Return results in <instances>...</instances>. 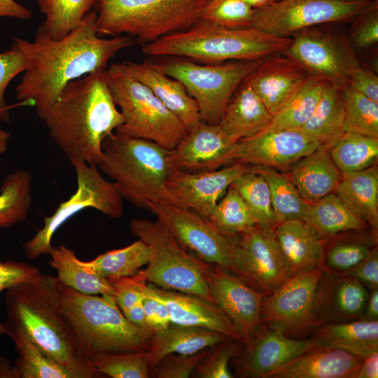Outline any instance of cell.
<instances>
[{
  "mask_svg": "<svg viewBox=\"0 0 378 378\" xmlns=\"http://www.w3.org/2000/svg\"><path fill=\"white\" fill-rule=\"evenodd\" d=\"M96 18V10H91L67 35L57 40L39 29L32 41L13 38L27 59L22 80L15 88L17 99L33 106L41 120L69 82L105 71L118 51L134 46V41L128 36L100 37Z\"/></svg>",
  "mask_w": 378,
  "mask_h": 378,
  "instance_id": "1",
  "label": "cell"
},
{
  "mask_svg": "<svg viewBox=\"0 0 378 378\" xmlns=\"http://www.w3.org/2000/svg\"><path fill=\"white\" fill-rule=\"evenodd\" d=\"M63 284L40 272L6 293L7 319L4 327L24 330L49 356L74 378H93L99 373L82 353L63 304Z\"/></svg>",
  "mask_w": 378,
  "mask_h": 378,
  "instance_id": "2",
  "label": "cell"
},
{
  "mask_svg": "<svg viewBox=\"0 0 378 378\" xmlns=\"http://www.w3.org/2000/svg\"><path fill=\"white\" fill-rule=\"evenodd\" d=\"M43 120L70 162L97 165L104 139L122 125L124 118L103 71L69 82Z\"/></svg>",
  "mask_w": 378,
  "mask_h": 378,
  "instance_id": "3",
  "label": "cell"
},
{
  "mask_svg": "<svg viewBox=\"0 0 378 378\" xmlns=\"http://www.w3.org/2000/svg\"><path fill=\"white\" fill-rule=\"evenodd\" d=\"M97 167L113 180L123 199L138 208L148 202L176 205L167 183L174 171L171 150L116 132L106 136Z\"/></svg>",
  "mask_w": 378,
  "mask_h": 378,
  "instance_id": "4",
  "label": "cell"
},
{
  "mask_svg": "<svg viewBox=\"0 0 378 378\" xmlns=\"http://www.w3.org/2000/svg\"><path fill=\"white\" fill-rule=\"evenodd\" d=\"M290 37H278L246 27L232 29L199 20L190 28L142 46L148 56H178L206 64L261 59L281 53Z\"/></svg>",
  "mask_w": 378,
  "mask_h": 378,
  "instance_id": "5",
  "label": "cell"
},
{
  "mask_svg": "<svg viewBox=\"0 0 378 378\" xmlns=\"http://www.w3.org/2000/svg\"><path fill=\"white\" fill-rule=\"evenodd\" d=\"M62 299L80 350L90 360L103 353L149 351L152 335L129 321L115 298L83 294L63 285Z\"/></svg>",
  "mask_w": 378,
  "mask_h": 378,
  "instance_id": "6",
  "label": "cell"
},
{
  "mask_svg": "<svg viewBox=\"0 0 378 378\" xmlns=\"http://www.w3.org/2000/svg\"><path fill=\"white\" fill-rule=\"evenodd\" d=\"M207 1L97 0V33L125 34L143 46L190 28L200 20Z\"/></svg>",
  "mask_w": 378,
  "mask_h": 378,
  "instance_id": "7",
  "label": "cell"
},
{
  "mask_svg": "<svg viewBox=\"0 0 378 378\" xmlns=\"http://www.w3.org/2000/svg\"><path fill=\"white\" fill-rule=\"evenodd\" d=\"M113 99L124 122L115 132L145 139L173 150L188 131L144 83L132 75L127 62L113 64L104 71Z\"/></svg>",
  "mask_w": 378,
  "mask_h": 378,
  "instance_id": "8",
  "label": "cell"
},
{
  "mask_svg": "<svg viewBox=\"0 0 378 378\" xmlns=\"http://www.w3.org/2000/svg\"><path fill=\"white\" fill-rule=\"evenodd\" d=\"M130 227L150 248V260L143 270L149 284L212 300L204 278L206 262L185 250L163 223L132 219Z\"/></svg>",
  "mask_w": 378,
  "mask_h": 378,
  "instance_id": "9",
  "label": "cell"
},
{
  "mask_svg": "<svg viewBox=\"0 0 378 378\" xmlns=\"http://www.w3.org/2000/svg\"><path fill=\"white\" fill-rule=\"evenodd\" d=\"M261 59L206 64L179 60L153 64L184 85L197 102L202 121L218 125L232 94Z\"/></svg>",
  "mask_w": 378,
  "mask_h": 378,
  "instance_id": "10",
  "label": "cell"
},
{
  "mask_svg": "<svg viewBox=\"0 0 378 378\" xmlns=\"http://www.w3.org/2000/svg\"><path fill=\"white\" fill-rule=\"evenodd\" d=\"M77 178L76 191L62 202L55 213L46 217L43 227L23 244L27 258L34 260L49 254L56 231L72 216L86 208H93L111 218L124 212L123 198L113 182L104 178L97 165L81 160L71 161Z\"/></svg>",
  "mask_w": 378,
  "mask_h": 378,
  "instance_id": "11",
  "label": "cell"
},
{
  "mask_svg": "<svg viewBox=\"0 0 378 378\" xmlns=\"http://www.w3.org/2000/svg\"><path fill=\"white\" fill-rule=\"evenodd\" d=\"M332 24L295 33L281 53L297 62L309 75L344 88L351 74L360 64L348 36Z\"/></svg>",
  "mask_w": 378,
  "mask_h": 378,
  "instance_id": "12",
  "label": "cell"
},
{
  "mask_svg": "<svg viewBox=\"0 0 378 378\" xmlns=\"http://www.w3.org/2000/svg\"><path fill=\"white\" fill-rule=\"evenodd\" d=\"M146 209L169 230L178 244L201 260L238 274V236L220 232L195 211L168 203L148 202Z\"/></svg>",
  "mask_w": 378,
  "mask_h": 378,
  "instance_id": "13",
  "label": "cell"
},
{
  "mask_svg": "<svg viewBox=\"0 0 378 378\" xmlns=\"http://www.w3.org/2000/svg\"><path fill=\"white\" fill-rule=\"evenodd\" d=\"M372 1L352 0H278L254 9L249 27L278 37L302 29L354 20Z\"/></svg>",
  "mask_w": 378,
  "mask_h": 378,
  "instance_id": "14",
  "label": "cell"
},
{
  "mask_svg": "<svg viewBox=\"0 0 378 378\" xmlns=\"http://www.w3.org/2000/svg\"><path fill=\"white\" fill-rule=\"evenodd\" d=\"M325 266L293 275L262 301L260 323L286 332L318 327L316 304Z\"/></svg>",
  "mask_w": 378,
  "mask_h": 378,
  "instance_id": "15",
  "label": "cell"
},
{
  "mask_svg": "<svg viewBox=\"0 0 378 378\" xmlns=\"http://www.w3.org/2000/svg\"><path fill=\"white\" fill-rule=\"evenodd\" d=\"M238 274L267 295L292 276L274 230L258 225L238 237Z\"/></svg>",
  "mask_w": 378,
  "mask_h": 378,
  "instance_id": "16",
  "label": "cell"
},
{
  "mask_svg": "<svg viewBox=\"0 0 378 378\" xmlns=\"http://www.w3.org/2000/svg\"><path fill=\"white\" fill-rule=\"evenodd\" d=\"M204 278L214 302L230 318L242 342L250 345L260 324L265 293L251 287L240 275L206 263Z\"/></svg>",
  "mask_w": 378,
  "mask_h": 378,
  "instance_id": "17",
  "label": "cell"
},
{
  "mask_svg": "<svg viewBox=\"0 0 378 378\" xmlns=\"http://www.w3.org/2000/svg\"><path fill=\"white\" fill-rule=\"evenodd\" d=\"M320 145L299 130H265L237 141L232 163L270 168L290 167Z\"/></svg>",
  "mask_w": 378,
  "mask_h": 378,
  "instance_id": "18",
  "label": "cell"
},
{
  "mask_svg": "<svg viewBox=\"0 0 378 378\" xmlns=\"http://www.w3.org/2000/svg\"><path fill=\"white\" fill-rule=\"evenodd\" d=\"M248 169L241 162L205 172L174 170L167 186L176 206L192 210L206 220L230 186Z\"/></svg>",
  "mask_w": 378,
  "mask_h": 378,
  "instance_id": "19",
  "label": "cell"
},
{
  "mask_svg": "<svg viewBox=\"0 0 378 378\" xmlns=\"http://www.w3.org/2000/svg\"><path fill=\"white\" fill-rule=\"evenodd\" d=\"M236 142L218 125L200 121L173 150L170 160L174 170L205 172L232 163Z\"/></svg>",
  "mask_w": 378,
  "mask_h": 378,
  "instance_id": "20",
  "label": "cell"
},
{
  "mask_svg": "<svg viewBox=\"0 0 378 378\" xmlns=\"http://www.w3.org/2000/svg\"><path fill=\"white\" fill-rule=\"evenodd\" d=\"M279 54L262 59L244 80L255 91L272 116L309 76L294 60Z\"/></svg>",
  "mask_w": 378,
  "mask_h": 378,
  "instance_id": "21",
  "label": "cell"
},
{
  "mask_svg": "<svg viewBox=\"0 0 378 378\" xmlns=\"http://www.w3.org/2000/svg\"><path fill=\"white\" fill-rule=\"evenodd\" d=\"M368 294L356 279L326 269L316 298L318 327L327 323L363 319Z\"/></svg>",
  "mask_w": 378,
  "mask_h": 378,
  "instance_id": "22",
  "label": "cell"
},
{
  "mask_svg": "<svg viewBox=\"0 0 378 378\" xmlns=\"http://www.w3.org/2000/svg\"><path fill=\"white\" fill-rule=\"evenodd\" d=\"M148 290L166 305L172 323L208 328L242 342L234 325L212 300L147 284Z\"/></svg>",
  "mask_w": 378,
  "mask_h": 378,
  "instance_id": "23",
  "label": "cell"
},
{
  "mask_svg": "<svg viewBox=\"0 0 378 378\" xmlns=\"http://www.w3.org/2000/svg\"><path fill=\"white\" fill-rule=\"evenodd\" d=\"M363 358L342 349L315 346L267 378H355Z\"/></svg>",
  "mask_w": 378,
  "mask_h": 378,
  "instance_id": "24",
  "label": "cell"
},
{
  "mask_svg": "<svg viewBox=\"0 0 378 378\" xmlns=\"http://www.w3.org/2000/svg\"><path fill=\"white\" fill-rule=\"evenodd\" d=\"M315 346L313 338L293 339L280 330L269 328L248 346L241 370L250 377H267L278 368Z\"/></svg>",
  "mask_w": 378,
  "mask_h": 378,
  "instance_id": "25",
  "label": "cell"
},
{
  "mask_svg": "<svg viewBox=\"0 0 378 378\" xmlns=\"http://www.w3.org/2000/svg\"><path fill=\"white\" fill-rule=\"evenodd\" d=\"M274 232L292 276L325 266L323 239L306 222L297 219L282 221Z\"/></svg>",
  "mask_w": 378,
  "mask_h": 378,
  "instance_id": "26",
  "label": "cell"
},
{
  "mask_svg": "<svg viewBox=\"0 0 378 378\" xmlns=\"http://www.w3.org/2000/svg\"><path fill=\"white\" fill-rule=\"evenodd\" d=\"M288 174L300 195L309 204L334 192L343 176L329 148L321 144L291 165Z\"/></svg>",
  "mask_w": 378,
  "mask_h": 378,
  "instance_id": "27",
  "label": "cell"
},
{
  "mask_svg": "<svg viewBox=\"0 0 378 378\" xmlns=\"http://www.w3.org/2000/svg\"><path fill=\"white\" fill-rule=\"evenodd\" d=\"M127 64L133 76L150 88L188 132L201 121L196 101L181 82L159 71L152 63Z\"/></svg>",
  "mask_w": 378,
  "mask_h": 378,
  "instance_id": "28",
  "label": "cell"
},
{
  "mask_svg": "<svg viewBox=\"0 0 378 378\" xmlns=\"http://www.w3.org/2000/svg\"><path fill=\"white\" fill-rule=\"evenodd\" d=\"M272 118L258 94L243 81L230 98L218 125L237 142L265 131Z\"/></svg>",
  "mask_w": 378,
  "mask_h": 378,
  "instance_id": "29",
  "label": "cell"
},
{
  "mask_svg": "<svg viewBox=\"0 0 378 378\" xmlns=\"http://www.w3.org/2000/svg\"><path fill=\"white\" fill-rule=\"evenodd\" d=\"M227 339L224 335L208 328L171 323L151 337L148 351L150 372L167 354H195Z\"/></svg>",
  "mask_w": 378,
  "mask_h": 378,
  "instance_id": "30",
  "label": "cell"
},
{
  "mask_svg": "<svg viewBox=\"0 0 378 378\" xmlns=\"http://www.w3.org/2000/svg\"><path fill=\"white\" fill-rule=\"evenodd\" d=\"M316 346L344 350L363 358L378 352V321L358 319L319 326Z\"/></svg>",
  "mask_w": 378,
  "mask_h": 378,
  "instance_id": "31",
  "label": "cell"
},
{
  "mask_svg": "<svg viewBox=\"0 0 378 378\" xmlns=\"http://www.w3.org/2000/svg\"><path fill=\"white\" fill-rule=\"evenodd\" d=\"M334 193L371 229L378 228V167L343 175Z\"/></svg>",
  "mask_w": 378,
  "mask_h": 378,
  "instance_id": "32",
  "label": "cell"
},
{
  "mask_svg": "<svg viewBox=\"0 0 378 378\" xmlns=\"http://www.w3.org/2000/svg\"><path fill=\"white\" fill-rule=\"evenodd\" d=\"M343 88L330 83L311 118L299 129L328 148L344 132Z\"/></svg>",
  "mask_w": 378,
  "mask_h": 378,
  "instance_id": "33",
  "label": "cell"
},
{
  "mask_svg": "<svg viewBox=\"0 0 378 378\" xmlns=\"http://www.w3.org/2000/svg\"><path fill=\"white\" fill-rule=\"evenodd\" d=\"M49 254V264L63 285L83 294L115 297L111 283L83 266L73 250L61 244L52 247Z\"/></svg>",
  "mask_w": 378,
  "mask_h": 378,
  "instance_id": "34",
  "label": "cell"
},
{
  "mask_svg": "<svg viewBox=\"0 0 378 378\" xmlns=\"http://www.w3.org/2000/svg\"><path fill=\"white\" fill-rule=\"evenodd\" d=\"M13 340L18 358L11 368L14 378H74L73 374L46 354L24 330L4 327Z\"/></svg>",
  "mask_w": 378,
  "mask_h": 378,
  "instance_id": "35",
  "label": "cell"
},
{
  "mask_svg": "<svg viewBox=\"0 0 378 378\" xmlns=\"http://www.w3.org/2000/svg\"><path fill=\"white\" fill-rule=\"evenodd\" d=\"M322 238H332L350 230L370 228L334 193L309 204L304 219Z\"/></svg>",
  "mask_w": 378,
  "mask_h": 378,
  "instance_id": "36",
  "label": "cell"
},
{
  "mask_svg": "<svg viewBox=\"0 0 378 378\" xmlns=\"http://www.w3.org/2000/svg\"><path fill=\"white\" fill-rule=\"evenodd\" d=\"M328 81L309 75L302 85L272 116L265 130H299L312 116Z\"/></svg>",
  "mask_w": 378,
  "mask_h": 378,
  "instance_id": "37",
  "label": "cell"
},
{
  "mask_svg": "<svg viewBox=\"0 0 378 378\" xmlns=\"http://www.w3.org/2000/svg\"><path fill=\"white\" fill-rule=\"evenodd\" d=\"M325 251L326 269L344 272L364 260L377 246V230H350L334 237Z\"/></svg>",
  "mask_w": 378,
  "mask_h": 378,
  "instance_id": "38",
  "label": "cell"
},
{
  "mask_svg": "<svg viewBox=\"0 0 378 378\" xmlns=\"http://www.w3.org/2000/svg\"><path fill=\"white\" fill-rule=\"evenodd\" d=\"M150 257L148 246L139 239L126 247L106 251L92 260L80 262L111 282L136 274L142 266L148 264Z\"/></svg>",
  "mask_w": 378,
  "mask_h": 378,
  "instance_id": "39",
  "label": "cell"
},
{
  "mask_svg": "<svg viewBox=\"0 0 378 378\" xmlns=\"http://www.w3.org/2000/svg\"><path fill=\"white\" fill-rule=\"evenodd\" d=\"M329 152L343 175L360 172L377 164L378 138L344 132Z\"/></svg>",
  "mask_w": 378,
  "mask_h": 378,
  "instance_id": "40",
  "label": "cell"
},
{
  "mask_svg": "<svg viewBox=\"0 0 378 378\" xmlns=\"http://www.w3.org/2000/svg\"><path fill=\"white\" fill-rule=\"evenodd\" d=\"M267 181L274 213L279 221L302 220L307 214L309 203L300 195L288 174L276 172L273 168L250 167Z\"/></svg>",
  "mask_w": 378,
  "mask_h": 378,
  "instance_id": "41",
  "label": "cell"
},
{
  "mask_svg": "<svg viewBox=\"0 0 378 378\" xmlns=\"http://www.w3.org/2000/svg\"><path fill=\"white\" fill-rule=\"evenodd\" d=\"M97 0H38L45 15L38 29L54 40L67 35L95 6Z\"/></svg>",
  "mask_w": 378,
  "mask_h": 378,
  "instance_id": "42",
  "label": "cell"
},
{
  "mask_svg": "<svg viewBox=\"0 0 378 378\" xmlns=\"http://www.w3.org/2000/svg\"><path fill=\"white\" fill-rule=\"evenodd\" d=\"M29 172L19 170L10 174L0 188V228H7L27 217L31 204Z\"/></svg>",
  "mask_w": 378,
  "mask_h": 378,
  "instance_id": "43",
  "label": "cell"
},
{
  "mask_svg": "<svg viewBox=\"0 0 378 378\" xmlns=\"http://www.w3.org/2000/svg\"><path fill=\"white\" fill-rule=\"evenodd\" d=\"M207 220L230 237L240 235L258 225L250 207L232 186L218 200Z\"/></svg>",
  "mask_w": 378,
  "mask_h": 378,
  "instance_id": "44",
  "label": "cell"
},
{
  "mask_svg": "<svg viewBox=\"0 0 378 378\" xmlns=\"http://www.w3.org/2000/svg\"><path fill=\"white\" fill-rule=\"evenodd\" d=\"M254 214L258 225L274 230L279 223L272 209L270 191L265 178L250 167L232 184Z\"/></svg>",
  "mask_w": 378,
  "mask_h": 378,
  "instance_id": "45",
  "label": "cell"
},
{
  "mask_svg": "<svg viewBox=\"0 0 378 378\" xmlns=\"http://www.w3.org/2000/svg\"><path fill=\"white\" fill-rule=\"evenodd\" d=\"M344 132L378 138V102L360 94L350 85L343 88Z\"/></svg>",
  "mask_w": 378,
  "mask_h": 378,
  "instance_id": "46",
  "label": "cell"
},
{
  "mask_svg": "<svg viewBox=\"0 0 378 378\" xmlns=\"http://www.w3.org/2000/svg\"><path fill=\"white\" fill-rule=\"evenodd\" d=\"M90 361L99 374L112 378H148L149 352L103 353L94 355Z\"/></svg>",
  "mask_w": 378,
  "mask_h": 378,
  "instance_id": "47",
  "label": "cell"
},
{
  "mask_svg": "<svg viewBox=\"0 0 378 378\" xmlns=\"http://www.w3.org/2000/svg\"><path fill=\"white\" fill-rule=\"evenodd\" d=\"M254 9L241 0H208L200 20L226 28L249 27Z\"/></svg>",
  "mask_w": 378,
  "mask_h": 378,
  "instance_id": "48",
  "label": "cell"
},
{
  "mask_svg": "<svg viewBox=\"0 0 378 378\" xmlns=\"http://www.w3.org/2000/svg\"><path fill=\"white\" fill-rule=\"evenodd\" d=\"M239 342L228 338L211 347L195 367L200 378H232L228 367L230 360L237 353Z\"/></svg>",
  "mask_w": 378,
  "mask_h": 378,
  "instance_id": "49",
  "label": "cell"
},
{
  "mask_svg": "<svg viewBox=\"0 0 378 378\" xmlns=\"http://www.w3.org/2000/svg\"><path fill=\"white\" fill-rule=\"evenodd\" d=\"M350 28L349 40L354 49L365 50L378 42V6L371 3L355 18Z\"/></svg>",
  "mask_w": 378,
  "mask_h": 378,
  "instance_id": "50",
  "label": "cell"
},
{
  "mask_svg": "<svg viewBox=\"0 0 378 378\" xmlns=\"http://www.w3.org/2000/svg\"><path fill=\"white\" fill-rule=\"evenodd\" d=\"M26 68V57L15 43L10 50L0 52V122H10V107L5 101V90L12 79Z\"/></svg>",
  "mask_w": 378,
  "mask_h": 378,
  "instance_id": "51",
  "label": "cell"
},
{
  "mask_svg": "<svg viewBox=\"0 0 378 378\" xmlns=\"http://www.w3.org/2000/svg\"><path fill=\"white\" fill-rule=\"evenodd\" d=\"M208 351L206 348L192 354H167L151 372L157 378H188Z\"/></svg>",
  "mask_w": 378,
  "mask_h": 378,
  "instance_id": "52",
  "label": "cell"
},
{
  "mask_svg": "<svg viewBox=\"0 0 378 378\" xmlns=\"http://www.w3.org/2000/svg\"><path fill=\"white\" fill-rule=\"evenodd\" d=\"M143 270L136 274L111 281L115 290V302L122 314L142 300L143 289L146 284Z\"/></svg>",
  "mask_w": 378,
  "mask_h": 378,
  "instance_id": "53",
  "label": "cell"
},
{
  "mask_svg": "<svg viewBox=\"0 0 378 378\" xmlns=\"http://www.w3.org/2000/svg\"><path fill=\"white\" fill-rule=\"evenodd\" d=\"M39 272L37 267L26 262L0 261V293L29 279ZM2 334H6V330L0 323V335Z\"/></svg>",
  "mask_w": 378,
  "mask_h": 378,
  "instance_id": "54",
  "label": "cell"
},
{
  "mask_svg": "<svg viewBox=\"0 0 378 378\" xmlns=\"http://www.w3.org/2000/svg\"><path fill=\"white\" fill-rule=\"evenodd\" d=\"M142 304L148 326L153 335L164 330L172 323L166 305L148 290L147 284L143 289Z\"/></svg>",
  "mask_w": 378,
  "mask_h": 378,
  "instance_id": "55",
  "label": "cell"
},
{
  "mask_svg": "<svg viewBox=\"0 0 378 378\" xmlns=\"http://www.w3.org/2000/svg\"><path fill=\"white\" fill-rule=\"evenodd\" d=\"M353 276L371 289L378 288V248L350 270L339 272Z\"/></svg>",
  "mask_w": 378,
  "mask_h": 378,
  "instance_id": "56",
  "label": "cell"
},
{
  "mask_svg": "<svg viewBox=\"0 0 378 378\" xmlns=\"http://www.w3.org/2000/svg\"><path fill=\"white\" fill-rule=\"evenodd\" d=\"M348 85L368 98L378 102V76L374 71L360 65L351 74Z\"/></svg>",
  "mask_w": 378,
  "mask_h": 378,
  "instance_id": "57",
  "label": "cell"
},
{
  "mask_svg": "<svg viewBox=\"0 0 378 378\" xmlns=\"http://www.w3.org/2000/svg\"><path fill=\"white\" fill-rule=\"evenodd\" d=\"M1 17L28 20L32 18V12L15 0H0V18Z\"/></svg>",
  "mask_w": 378,
  "mask_h": 378,
  "instance_id": "58",
  "label": "cell"
},
{
  "mask_svg": "<svg viewBox=\"0 0 378 378\" xmlns=\"http://www.w3.org/2000/svg\"><path fill=\"white\" fill-rule=\"evenodd\" d=\"M378 377V352H375L363 358L355 378Z\"/></svg>",
  "mask_w": 378,
  "mask_h": 378,
  "instance_id": "59",
  "label": "cell"
},
{
  "mask_svg": "<svg viewBox=\"0 0 378 378\" xmlns=\"http://www.w3.org/2000/svg\"><path fill=\"white\" fill-rule=\"evenodd\" d=\"M126 318L136 327L150 333L144 314L142 300L123 314Z\"/></svg>",
  "mask_w": 378,
  "mask_h": 378,
  "instance_id": "60",
  "label": "cell"
},
{
  "mask_svg": "<svg viewBox=\"0 0 378 378\" xmlns=\"http://www.w3.org/2000/svg\"><path fill=\"white\" fill-rule=\"evenodd\" d=\"M368 294L363 319L378 321V289H371Z\"/></svg>",
  "mask_w": 378,
  "mask_h": 378,
  "instance_id": "61",
  "label": "cell"
},
{
  "mask_svg": "<svg viewBox=\"0 0 378 378\" xmlns=\"http://www.w3.org/2000/svg\"><path fill=\"white\" fill-rule=\"evenodd\" d=\"M253 9H258L269 4H271L278 0H241Z\"/></svg>",
  "mask_w": 378,
  "mask_h": 378,
  "instance_id": "62",
  "label": "cell"
},
{
  "mask_svg": "<svg viewBox=\"0 0 378 378\" xmlns=\"http://www.w3.org/2000/svg\"><path fill=\"white\" fill-rule=\"evenodd\" d=\"M9 137V132L0 130V155L6 150Z\"/></svg>",
  "mask_w": 378,
  "mask_h": 378,
  "instance_id": "63",
  "label": "cell"
},
{
  "mask_svg": "<svg viewBox=\"0 0 378 378\" xmlns=\"http://www.w3.org/2000/svg\"><path fill=\"white\" fill-rule=\"evenodd\" d=\"M352 1H372L374 0H352Z\"/></svg>",
  "mask_w": 378,
  "mask_h": 378,
  "instance_id": "64",
  "label": "cell"
}]
</instances>
